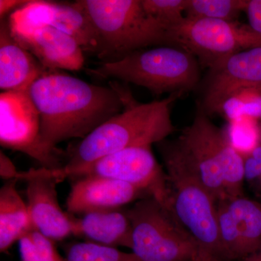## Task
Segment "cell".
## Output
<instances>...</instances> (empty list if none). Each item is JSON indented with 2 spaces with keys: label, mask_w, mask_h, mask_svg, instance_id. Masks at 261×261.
Returning <instances> with one entry per match:
<instances>
[{
  "label": "cell",
  "mask_w": 261,
  "mask_h": 261,
  "mask_svg": "<svg viewBox=\"0 0 261 261\" xmlns=\"http://www.w3.org/2000/svg\"><path fill=\"white\" fill-rule=\"evenodd\" d=\"M21 261H68L58 252L56 242L34 229L20 239Z\"/></svg>",
  "instance_id": "obj_23"
},
{
  "label": "cell",
  "mask_w": 261,
  "mask_h": 261,
  "mask_svg": "<svg viewBox=\"0 0 261 261\" xmlns=\"http://www.w3.org/2000/svg\"><path fill=\"white\" fill-rule=\"evenodd\" d=\"M99 36L98 58L118 61L150 47L166 45V30L146 13L142 0H80ZM167 46V45H166Z\"/></svg>",
  "instance_id": "obj_6"
},
{
  "label": "cell",
  "mask_w": 261,
  "mask_h": 261,
  "mask_svg": "<svg viewBox=\"0 0 261 261\" xmlns=\"http://www.w3.org/2000/svg\"><path fill=\"white\" fill-rule=\"evenodd\" d=\"M75 236L114 247L132 248V226L128 209L93 211L76 218Z\"/></svg>",
  "instance_id": "obj_18"
},
{
  "label": "cell",
  "mask_w": 261,
  "mask_h": 261,
  "mask_svg": "<svg viewBox=\"0 0 261 261\" xmlns=\"http://www.w3.org/2000/svg\"><path fill=\"white\" fill-rule=\"evenodd\" d=\"M10 30H28L49 27L74 38L85 53L98 56L99 36L92 20L75 2L71 4L46 1H29L8 18Z\"/></svg>",
  "instance_id": "obj_10"
},
{
  "label": "cell",
  "mask_w": 261,
  "mask_h": 261,
  "mask_svg": "<svg viewBox=\"0 0 261 261\" xmlns=\"http://www.w3.org/2000/svg\"><path fill=\"white\" fill-rule=\"evenodd\" d=\"M19 171H17L14 163L3 152L0 151V176L7 181L16 179Z\"/></svg>",
  "instance_id": "obj_28"
},
{
  "label": "cell",
  "mask_w": 261,
  "mask_h": 261,
  "mask_svg": "<svg viewBox=\"0 0 261 261\" xmlns=\"http://www.w3.org/2000/svg\"><path fill=\"white\" fill-rule=\"evenodd\" d=\"M247 0H188L185 18L238 21Z\"/></svg>",
  "instance_id": "obj_21"
},
{
  "label": "cell",
  "mask_w": 261,
  "mask_h": 261,
  "mask_svg": "<svg viewBox=\"0 0 261 261\" xmlns=\"http://www.w3.org/2000/svg\"><path fill=\"white\" fill-rule=\"evenodd\" d=\"M219 114L228 122L243 117L261 121V87H245L230 94L221 105Z\"/></svg>",
  "instance_id": "obj_20"
},
{
  "label": "cell",
  "mask_w": 261,
  "mask_h": 261,
  "mask_svg": "<svg viewBox=\"0 0 261 261\" xmlns=\"http://www.w3.org/2000/svg\"><path fill=\"white\" fill-rule=\"evenodd\" d=\"M243 156L245 181L261 191V143Z\"/></svg>",
  "instance_id": "obj_26"
},
{
  "label": "cell",
  "mask_w": 261,
  "mask_h": 261,
  "mask_svg": "<svg viewBox=\"0 0 261 261\" xmlns=\"http://www.w3.org/2000/svg\"><path fill=\"white\" fill-rule=\"evenodd\" d=\"M260 129H261V121H260Z\"/></svg>",
  "instance_id": "obj_31"
},
{
  "label": "cell",
  "mask_w": 261,
  "mask_h": 261,
  "mask_svg": "<svg viewBox=\"0 0 261 261\" xmlns=\"http://www.w3.org/2000/svg\"><path fill=\"white\" fill-rule=\"evenodd\" d=\"M113 82L121 94L123 111L70 147L62 168L84 166L130 147L152 146L174 132L171 109L185 93L175 92L161 100L142 103L136 100L128 87Z\"/></svg>",
  "instance_id": "obj_2"
},
{
  "label": "cell",
  "mask_w": 261,
  "mask_h": 261,
  "mask_svg": "<svg viewBox=\"0 0 261 261\" xmlns=\"http://www.w3.org/2000/svg\"><path fill=\"white\" fill-rule=\"evenodd\" d=\"M128 209L132 252L140 261H205L198 247L172 214L152 197Z\"/></svg>",
  "instance_id": "obj_7"
},
{
  "label": "cell",
  "mask_w": 261,
  "mask_h": 261,
  "mask_svg": "<svg viewBox=\"0 0 261 261\" xmlns=\"http://www.w3.org/2000/svg\"><path fill=\"white\" fill-rule=\"evenodd\" d=\"M228 138L238 136V141L243 142L240 152L248 153L261 143L260 121L248 117L228 122V130H224Z\"/></svg>",
  "instance_id": "obj_25"
},
{
  "label": "cell",
  "mask_w": 261,
  "mask_h": 261,
  "mask_svg": "<svg viewBox=\"0 0 261 261\" xmlns=\"http://www.w3.org/2000/svg\"><path fill=\"white\" fill-rule=\"evenodd\" d=\"M40 115L41 167L65 166L66 154L57 145L70 139L85 138L122 112L123 102L114 82L95 85L58 70H47L29 89Z\"/></svg>",
  "instance_id": "obj_1"
},
{
  "label": "cell",
  "mask_w": 261,
  "mask_h": 261,
  "mask_svg": "<svg viewBox=\"0 0 261 261\" xmlns=\"http://www.w3.org/2000/svg\"><path fill=\"white\" fill-rule=\"evenodd\" d=\"M44 172L58 184L67 178L76 179L87 176L129 184L147 192L170 211L167 175L154 157L151 146L123 149L78 167L44 168Z\"/></svg>",
  "instance_id": "obj_8"
},
{
  "label": "cell",
  "mask_w": 261,
  "mask_h": 261,
  "mask_svg": "<svg viewBox=\"0 0 261 261\" xmlns=\"http://www.w3.org/2000/svg\"><path fill=\"white\" fill-rule=\"evenodd\" d=\"M208 70L200 108L207 116L219 114L224 99L235 91L261 87V47L235 53Z\"/></svg>",
  "instance_id": "obj_12"
},
{
  "label": "cell",
  "mask_w": 261,
  "mask_h": 261,
  "mask_svg": "<svg viewBox=\"0 0 261 261\" xmlns=\"http://www.w3.org/2000/svg\"><path fill=\"white\" fill-rule=\"evenodd\" d=\"M238 261H261V245L256 251Z\"/></svg>",
  "instance_id": "obj_30"
},
{
  "label": "cell",
  "mask_w": 261,
  "mask_h": 261,
  "mask_svg": "<svg viewBox=\"0 0 261 261\" xmlns=\"http://www.w3.org/2000/svg\"><path fill=\"white\" fill-rule=\"evenodd\" d=\"M245 13L250 28L261 36V0H247Z\"/></svg>",
  "instance_id": "obj_27"
},
{
  "label": "cell",
  "mask_w": 261,
  "mask_h": 261,
  "mask_svg": "<svg viewBox=\"0 0 261 261\" xmlns=\"http://www.w3.org/2000/svg\"><path fill=\"white\" fill-rule=\"evenodd\" d=\"M156 145L166 167L173 217L205 261H228L220 238L217 202L191 168L162 142Z\"/></svg>",
  "instance_id": "obj_4"
},
{
  "label": "cell",
  "mask_w": 261,
  "mask_h": 261,
  "mask_svg": "<svg viewBox=\"0 0 261 261\" xmlns=\"http://www.w3.org/2000/svg\"><path fill=\"white\" fill-rule=\"evenodd\" d=\"M65 257L68 261H140L132 252L88 241L66 247Z\"/></svg>",
  "instance_id": "obj_22"
},
{
  "label": "cell",
  "mask_w": 261,
  "mask_h": 261,
  "mask_svg": "<svg viewBox=\"0 0 261 261\" xmlns=\"http://www.w3.org/2000/svg\"><path fill=\"white\" fill-rule=\"evenodd\" d=\"M187 3L188 0H142L146 13L166 31L183 21Z\"/></svg>",
  "instance_id": "obj_24"
},
{
  "label": "cell",
  "mask_w": 261,
  "mask_h": 261,
  "mask_svg": "<svg viewBox=\"0 0 261 261\" xmlns=\"http://www.w3.org/2000/svg\"><path fill=\"white\" fill-rule=\"evenodd\" d=\"M16 179L27 182V203L34 229L54 242L75 236L76 217L61 208L54 178L39 168L19 171Z\"/></svg>",
  "instance_id": "obj_11"
},
{
  "label": "cell",
  "mask_w": 261,
  "mask_h": 261,
  "mask_svg": "<svg viewBox=\"0 0 261 261\" xmlns=\"http://www.w3.org/2000/svg\"><path fill=\"white\" fill-rule=\"evenodd\" d=\"M220 238L229 261H238L261 245V202L239 197L217 204Z\"/></svg>",
  "instance_id": "obj_14"
},
{
  "label": "cell",
  "mask_w": 261,
  "mask_h": 261,
  "mask_svg": "<svg viewBox=\"0 0 261 261\" xmlns=\"http://www.w3.org/2000/svg\"><path fill=\"white\" fill-rule=\"evenodd\" d=\"M29 1H22V0H1L0 1V16L3 18L9 10L14 9L18 7L23 6L28 3Z\"/></svg>",
  "instance_id": "obj_29"
},
{
  "label": "cell",
  "mask_w": 261,
  "mask_h": 261,
  "mask_svg": "<svg viewBox=\"0 0 261 261\" xmlns=\"http://www.w3.org/2000/svg\"><path fill=\"white\" fill-rule=\"evenodd\" d=\"M30 51L12 35L8 20L0 24V89L3 92L29 91L47 71Z\"/></svg>",
  "instance_id": "obj_17"
},
{
  "label": "cell",
  "mask_w": 261,
  "mask_h": 261,
  "mask_svg": "<svg viewBox=\"0 0 261 261\" xmlns=\"http://www.w3.org/2000/svg\"><path fill=\"white\" fill-rule=\"evenodd\" d=\"M200 67L188 51L165 45L135 51L118 61L102 62L87 72L97 78L135 84L161 95L195 89L200 83Z\"/></svg>",
  "instance_id": "obj_5"
},
{
  "label": "cell",
  "mask_w": 261,
  "mask_h": 261,
  "mask_svg": "<svg viewBox=\"0 0 261 261\" xmlns=\"http://www.w3.org/2000/svg\"><path fill=\"white\" fill-rule=\"evenodd\" d=\"M10 32L15 40L48 70L83 68L84 51L74 38L66 33L49 27Z\"/></svg>",
  "instance_id": "obj_16"
},
{
  "label": "cell",
  "mask_w": 261,
  "mask_h": 261,
  "mask_svg": "<svg viewBox=\"0 0 261 261\" xmlns=\"http://www.w3.org/2000/svg\"><path fill=\"white\" fill-rule=\"evenodd\" d=\"M40 115L29 91L0 94V144L23 152L42 165Z\"/></svg>",
  "instance_id": "obj_13"
},
{
  "label": "cell",
  "mask_w": 261,
  "mask_h": 261,
  "mask_svg": "<svg viewBox=\"0 0 261 261\" xmlns=\"http://www.w3.org/2000/svg\"><path fill=\"white\" fill-rule=\"evenodd\" d=\"M18 179L7 181L0 190V251L10 250L34 229L27 202L19 195Z\"/></svg>",
  "instance_id": "obj_19"
},
{
  "label": "cell",
  "mask_w": 261,
  "mask_h": 261,
  "mask_svg": "<svg viewBox=\"0 0 261 261\" xmlns=\"http://www.w3.org/2000/svg\"><path fill=\"white\" fill-rule=\"evenodd\" d=\"M151 197L129 184L110 178L87 176L74 179L66 200L67 212L82 216L93 211L122 208Z\"/></svg>",
  "instance_id": "obj_15"
},
{
  "label": "cell",
  "mask_w": 261,
  "mask_h": 261,
  "mask_svg": "<svg viewBox=\"0 0 261 261\" xmlns=\"http://www.w3.org/2000/svg\"><path fill=\"white\" fill-rule=\"evenodd\" d=\"M163 145L189 166L217 203L243 197L244 159L203 111L173 141Z\"/></svg>",
  "instance_id": "obj_3"
},
{
  "label": "cell",
  "mask_w": 261,
  "mask_h": 261,
  "mask_svg": "<svg viewBox=\"0 0 261 261\" xmlns=\"http://www.w3.org/2000/svg\"><path fill=\"white\" fill-rule=\"evenodd\" d=\"M166 45L185 49L210 69L235 53L261 47V36L239 21L185 18L166 31Z\"/></svg>",
  "instance_id": "obj_9"
}]
</instances>
